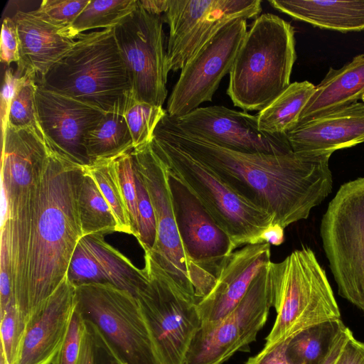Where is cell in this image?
Wrapping results in <instances>:
<instances>
[{"mask_svg":"<svg viewBox=\"0 0 364 364\" xmlns=\"http://www.w3.org/2000/svg\"><path fill=\"white\" fill-rule=\"evenodd\" d=\"M338 294L364 311V177L342 184L320 226Z\"/></svg>","mask_w":364,"mask_h":364,"instance_id":"obj_8","label":"cell"},{"mask_svg":"<svg viewBox=\"0 0 364 364\" xmlns=\"http://www.w3.org/2000/svg\"><path fill=\"white\" fill-rule=\"evenodd\" d=\"M168 175L176 221L187 255L217 279L235 251L232 243L198 200L181 182Z\"/></svg>","mask_w":364,"mask_h":364,"instance_id":"obj_17","label":"cell"},{"mask_svg":"<svg viewBox=\"0 0 364 364\" xmlns=\"http://www.w3.org/2000/svg\"><path fill=\"white\" fill-rule=\"evenodd\" d=\"M287 340L269 348H263L245 364H291L286 355Z\"/></svg>","mask_w":364,"mask_h":364,"instance_id":"obj_43","label":"cell"},{"mask_svg":"<svg viewBox=\"0 0 364 364\" xmlns=\"http://www.w3.org/2000/svg\"><path fill=\"white\" fill-rule=\"evenodd\" d=\"M37 84L105 113L124 114L135 100L114 28L82 33Z\"/></svg>","mask_w":364,"mask_h":364,"instance_id":"obj_3","label":"cell"},{"mask_svg":"<svg viewBox=\"0 0 364 364\" xmlns=\"http://www.w3.org/2000/svg\"><path fill=\"white\" fill-rule=\"evenodd\" d=\"M114 159L97 160L85 166V168L92 176L109 204L117 224V232L133 235Z\"/></svg>","mask_w":364,"mask_h":364,"instance_id":"obj_31","label":"cell"},{"mask_svg":"<svg viewBox=\"0 0 364 364\" xmlns=\"http://www.w3.org/2000/svg\"><path fill=\"white\" fill-rule=\"evenodd\" d=\"M345 326L341 318L309 326L287 340L286 355L291 364H319Z\"/></svg>","mask_w":364,"mask_h":364,"instance_id":"obj_27","label":"cell"},{"mask_svg":"<svg viewBox=\"0 0 364 364\" xmlns=\"http://www.w3.org/2000/svg\"><path fill=\"white\" fill-rule=\"evenodd\" d=\"M162 107L134 100L124 114L134 148L151 142L154 131L166 114Z\"/></svg>","mask_w":364,"mask_h":364,"instance_id":"obj_33","label":"cell"},{"mask_svg":"<svg viewBox=\"0 0 364 364\" xmlns=\"http://www.w3.org/2000/svg\"><path fill=\"white\" fill-rule=\"evenodd\" d=\"M141 7L149 14L161 16L168 6V0H139Z\"/></svg>","mask_w":364,"mask_h":364,"instance_id":"obj_47","label":"cell"},{"mask_svg":"<svg viewBox=\"0 0 364 364\" xmlns=\"http://www.w3.org/2000/svg\"><path fill=\"white\" fill-rule=\"evenodd\" d=\"M114 32L135 100L162 107L169 71L161 16L146 12L138 0L135 11Z\"/></svg>","mask_w":364,"mask_h":364,"instance_id":"obj_12","label":"cell"},{"mask_svg":"<svg viewBox=\"0 0 364 364\" xmlns=\"http://www.w3.org/2000/svg\"><path fill=\"white\" fill-rule=\"evenodd\" d=\"M67 277L75 286L108 283L136 296L147 275L105 240V235L82 236L73 252Z\"/></svg>","mask_w":364,"mask_h":364,"instance_id":"obj_19","label":"cell"},{"mask_svg":"<svg viewBox=\"0 0 364 364\" xmlns=\"http://www.w3.org/2000/svg\"><path fill=\"white\" fill-rule=\"evenodd\" d=\"M261 239L262 242L280 245L284 241V228L278 224H272L264 230Z\"/></svg>","mask_w":364,"mask_h":364,"instance_id":"obj_46","label":"cell"},{"mask_svg":"<svg viewBox=\"0 0 364 364\" xmlns=\"http://www.w3.org/2000/svg\"><path fill=\"white\" fill-rule=\"evenodd\" d=\"M271 262L270 245L267 242L246 245L234 251L211 291L197 303L200 329L214 326L230 314L261 269Z\"/></svg>","mask_w":364,"mask_h":364,"instance_id":"obj_20","label":"cell"},{"mask_svg":"<svg viewBox=\"0 0 364 364\" xmlns=\"http://www.w3.org/2000/svg\"><path fill=\"white\" fill-rule=\"evenodd\" d=\"M38 85L28 79L20 89L11 102L8 125L20 129L26 128H41L38 119L36 90Z\"/></svg>","mask_w":364,"mask_h":364,"instance_id":"obj_35","label":"cell"},{"mask_svg":"<svg viewBox=\"0 0 364 364\" xmlns=\"http://www.w3.org/2000/svg\"><path fill=\"white\" fill-rule=\"evenodd\" d=\"M83 321L82 316L75 309L65 342L51 364H75Z\"/></svg>","mask_w":364,"mask_h":364,"instance_id":"obj_39","label":"cell"},{"mask_svg":"<svg viewBox=\"0 0 364 364\" xmlns=\"http://www.w3.org/2000/svg\"><path fill=\"white\" fill-rule=\"evenodd\" d=\"M361 100H362V101L364 102V95H363V97H362V99H361Z\"/></svg>","mask_w":364,"mask_h":364,"instance_id":"obj_48","label":"cell"},{"mask_svg":"<svg viewBox=\"0 0 364 364\" xmlns=\"http://www.w3.org/2000/svg\"><path fill=\"white\" fill-rule=\"evenodd\" d=\"M0 314L15 301L6 252L1 247L0 253Z\"/></svg>","mask_w":364,"mask_h":364,"instance_id":"obj_42","label":"cell"},{"mask_svg":"<svg viewBox=\"0 0 364 364\" xmlns=\"http://www.w3.org/2000/svg\"><path fill=\"white\" fill-rule=\"evenodd\" d=\"M36 103L38 122L50 145L80 166L90 164L85 136L100 122L105 112L39 85Z\"/></svg>","mask_w":364,"mask_h":364,"instance_id":"obj_16","label":"cell"},{"mask_svg":"<svg viewBox=\"0 0 364 364\" xmlns=\"http://www.w3.org/2000/svg\"><path fill=\"white\" fill-rule=\"evenodd\" d=\"M247 31V20L230 21L188 61L168 97V115H186L212 101L222 79L230 72Z\"/></svg>","mask_w":364,"mask_h":364,"instance_id":"obj_14","label":"cell"},{"mask_svg":"<svg viewBox=\"0 0 364 364\" xmlns=\"http://www.w3.org/2000/svg\"><path fill=\"white\" fill-rule=\"evenodd\" d=\"M0 353L4 355L6 364H16L26 330V318L18 310L14 301L0 314Z\"/></svg>","mask_w":364,"mask_h":364,"instance_id":"obj_34","label":"cell"},{"mask_svg":"<svg viewBox=\"0 0 364 364\" xmlns=\"http://www.w3.org/2000/svg\"><path fill=\"white\" fill-rule=\"evenodd\" d=\"M363 95L364 54H361L339 69L329 68L325 77L316 85L299 124L355 103Z\"/></svg>","mask_w":364,"mask_h":364,"instance_id":"obj_24","label":"cell"},{"mask_svg":"<svg viewBox=\"0 0 364 364\" xmlns=\"http://www.w3.org/2000/svg\"><path fill=\"white\" fill-rule=\"evenodd\" d=\"M261 0H168L164 21L168 25V71L181 70L224 26L257 17Z\"/></svg>","mask_w":364,"mask_h":364,"instance_id":"obj_13","label":"cell"},{"mask_svg":"<svg viewBox=\"0 0 364 364\" xmlns=\"http://www.w3.org/2000/svg\"><path fill=\"white\" fill-rule=\"evenodd\" d=\"M83 319L75 364H125L98 328L92 321Z\"/></svg>","mask_w":364,"mask_h":364,"instance_id":"obj_32","label":"cell"},{"mask_svg":"<svg viewBox=\"0 0 364 364\" xmlns=\"http://www.w3.org/2000/svg\"><path fill=\"white\" fill-rule=\"evenodd\" d=\"M151 146L169 174L187 188L228 235L235 250L263 243V232L274 224L272 214L239 194L210 168L175 144L154 135Z\"/></svg>","mask_w":364,"mask_h":364,"instance_id":"obj_5","label":"cell"},{"mask_svg":"<svg viewBox=\"0 0 364 364\" xmlns=\"http://www.w3.org/2000/svg\"><path fill=\"white\" fill-rule=\"evenodd\" d=\"M269 4L296 20L340 32L364 30V0H269Z\"/></svg>","mask_w":364,"mask_h":364,"instance_id":"obj_25","label":"cell"},{"mask_svg":"<svg viewBox=\"0 0 364 364\" xmlns=\"http://www.w3.org/2000/svg\"><path fill=\"white\" fill-rule=\"evenodd\" d=\"M269 264L261 269L245 296L230 314L214 326L198 330L184 364H222L256 340L273 306Z\"/></svg>","mask_w":364,"mask_h":364,"instance_id":"obj_11","label":"cell"},{"mask_svg":"<svg viewBox=\"0 0 364 364\" xmlns=\"http://www.w3.org/2000/svg\"><path fill=\"white\" fill-rule=\"evenodd\" d=\"M363 312L364 313V311Z\"/></svg>","mask_w":364,"mask_h":364,"instance_id":"obj_49","label":"cell"},{"mask_svg":"<svg viewBox=\"0 0 364 364\" xmlns=\"http://www.w3.org/2000/svg\"><path fill=\"white\" fill-rule=\"evenodd\" d=\"M2 220L38 184L48 164L51 146L41 128L16 129L7 124L1 134Z\"/></svg>","mask_w":364,"mask_h":364,"instance_id":"obj_18","label":"cell"},{"mask_svg":"<svg viewBox=\"0 0 364 364\" xmlns=\"http://www.w3.org/2000/svg\"><path fill=\"white\" fill-rule=\"evenodd\" d=\"M138 0H90L69 27L60 33L74 40L83 32L95 28H114L135 11Z\"/></svg>","mask_w":364,"mask_h":364,"instance_id":"obj_30","label":"cell"},{"mask_svg":"<svg viewBox=\"0 0 364 364\" xmlns=\"http://www.w3.org/2000/svg\"><path fill=\"white\" fill-rule=\"evenodd\" d=\"M144 252L147 282L136 297L161 364H184L202 324L197 300L179 287L150 252Z\"/></svg>","mask_w":364,"mask_h":364,"instance_id":"obj_9","label":"cell"},{"mask_svg":"<svg viewBox=\"0 0 364 364\" xmlns=\"http://www.w3.org/2000/svg\"><path fill=\"white\" fill-rule=\"evenodd\" d=\"M28 79L26 76H18L11 68L7 69L4 73L1 92V134L5 132L8 124L11 102Z\"/></svg>","mask_w":364,"mask_h":364,"instance_id":"obj_40","label":"cell"},{"mask_svg":"<svg viewBox=\"0 0 364 364\" xmlns=\"http://www.w3.org/2000/svg\"><path fill=\"white\" fill-rule=\"evenodd\" d=\"M131 154L134 169L150 197L156 220V242L153 250L146 252L198 301L211 291L217 279L187 255L176 221L168 169L151 143L134 148Z\"/></svg>","mask_w":364,"mask_h":364,"instance_id":"obj_7","label":"cell"},{"mask_svg":"<svg viewBox=\"0 0 364 364\" xmlns=\"http://www.w3.org/2000/svg\"><path fill=\"white\" fill-rule=\"evenodd\" d=\"M296 59L294 27L273 14L252 22L229 73L227 94L244 112L261 111L291 84Z\"/></svg>","mask_w":364,"mask_h":364,"instance_id":"obj_4","label":"cell"},{"mask_svg":"<svg viewBox=\"0 0 364 364\" xmlns=\"http://www.w3.org/2000/svg\"><path fill=\"white\" fill-rule=\"evenodd\" d=\"M1 63L9 65L19 60V38L16 23L12 18L5 17L2 22L0 43Z\"/></svg>","mask_w":364,"mask_h":364,"instance_id":"obj_41","label":"cell"},{"mask_svg":"<svg viewBox=\"0 0 364 364\" xmlns=\"http://www.w3.org/2000/svg\"><path fill=\"white\" fill-rule=\"evenodd\" d=\"M168 117L183 132L233 151L267 154L293 151L286 134L262 132L257 115L246 112L214 105L198 107L181 117Z\"/></svg>","mask_w":364,"mask_h":364,"instance_id":"obj_15","label":"cell"},{"mask_svg":"<svg viewBox=\"0 0 364 364\" xmlns=\"http://www.w3.org/2000/svg\"><path fill=\"white\" fill-rule=\"evenodd\" d=\"M353 336L350 328L345 326L337 336L330 350L319 364H335L346 343Z\"/></svg>","mask_w":364,"mask_h":364,"instance_id":"obj_45","label":"cell"},{"mask_svg":"<svg viewBox=\"0 0 364 364\" xmlns=\"http://www.w3.org/2000/svg\"><path fill=\"white\" fill-rule=\"evenodd\" d=\"M316 85L309 81L294 82L257 114L259 129L272 134H286L299 124Z\"/></svg>","mask_w":364,"mask_h":364,"instance_id":"obj_26","label":"cell"},{"mask_svg":"<svg viewBox=\"0 0 364 364\" xmlns=\"http://www.w3.org/2000/svg\"><path fill=\"white\" fill-rule=\"evenodd\" d=\"M76 305V287L66 277L26 322L16 364H51L66 338Z\"/></svg>","mask_w":364,"mask_h":364,"instance_id":"obj_21","label":"cell"},{"mask_svg":"<svg viewBox=\"0 0 364 364\" xmlns=\"http://www.w3.org/2000/svg\"><path fill=\"white\" fill-rule=\"evenodd\" d=\"M90 164L116 158L134 149L133 140L123 114L105 113L100 122L85 136Z\"/></svg>","mask_w":364,"mask_h":364,"instance_id":"obj_28","label":"cell"},{"mask_svg":"<svg viewBox=\"0 0 364 364\" xmlns=\"http://www.w3.org/2000/svg\"><path fill=\"white\" fill-rule=\"evenodd\" d=\"M83 167L51 146L38 184L1 220V247L8 256L16 307L26 322L67 277L82 237L77 193Z\"/></svg>","mask_w":364,"mask_h":364,"instance_id":"obj_1","label":"cell"},{"mask_svg":"<svg viewBox=\"0 0 364 364\" xmlns=\"http://www.w3.org/2000/svg\"><path fill=\"white\" fill-rule=\"evenodd\" d=\"M77 206L82 236L117 232L113 213L85 166L78 188Z\"/></svg>","mask_w":364,"mask_h":364,"instance_id":"obj_29","label":"cell"},{"mask_svg":"<svg viewBox=\"0 0 364 364\" xmlns=\"http://www.w3.org/2000/svg\"><path fill=\"white\" fill-rule=\"evenodd\" d=\"M132 151V150H131ZM131 151L114 159L115 166L129 214L133 235L137 239L138 213L135 173Z\"/></svg>","mask_w":364,"mask_h":364,"instance_id":"obj_38","label":"cell"},{"mask_svg":"<svg viewBox=\"0 0 364 364\" xmlns=\"http://www.w3.org/2000/svg\"><path fill=\"white\" fill-rule=\"evenodd\" d=\"M287 136L296 153H333L363 143L364 102L300 123Z\"/></svg>","mask_w":364,"mask_h":364,"instance_id":"obj_22","label":"cell"},{"mask_svg":"<svg viewBox=\"0 0 364 364\" xmlns=\"http://www.w3.org/2000/svg\"><path fill=\"white\" fill-rule=\"evenodd\" d=\"M154 135L208 166L239 194L272 214L274 224L284 229L306 219L332 191V152L267 154L233 151L183 132L167 113Z\"/></svg>","mask_w":364,"mask_h":364,"instance_id":"obj_2","label":"cell"},{"mask_svg":"<svg viewBox=\"0 0 364 364\" xmlns=\"http://www.w3.org/2000/svg\"><path fill=\"white\" fill-rule=\"evenodd\" d=\"M90 0H43L31 12L60 31L70 26Z\"/></svg>","mask_w":364,"mask_h":364,"instance_id":"obj_36","label":"cell"},{"mask_svg":"<svg viewBox=\"0 0 364 364\" xmlns=\"http://www.w3.org/2000/svg\"><path fill=\"white\" fill-rule=\"evenodd\" d=\"M269 265L277 316L263 348L282 343L312 325L341 319L326 271L310 247L303 246Z\"/></svg>","mask_w":364,"mask_h":364,"instance_id":"obj_6","label":"cell"},{"mask_svg":"<svg viewBox=\"0 0 364 364\" xmlns=\"http://www.w3.org/2000/svg\"><path fill=\"white\" fill-rule=\"evenodd\" d=\"M19 38L18 76H26L38 84L71 48L75 41L31 11H18L12 17Z\"/></svg>","mask_w":364,"mask_h":364,"instance_id":"obj_23","label":"cell"},{"mask_svg":"<svg viewBox=\"0 0 364 364\" xmlns=\"http://www.w3.org/2000/svg\"><path fill=\"white\" fill-rule=\"evenodd\" d=\"M335 364H364V342L351 336Z\"/></svg>","mask_w":364,"mask_h":364,"instance_id":"obj_44","label":"cell"},{"mask_svg":"<svg viewBox=\"0 0 364 364\" xmlns=\"http://www.w3.org/2000/svg\"><path fill=\"white\" fill-rule=\"evenodd\" d=\"M76 287V310L92 321L125 364H161L137 298L108 283Z\"/></svg>","mask_w":364,"mask_h":364,"instance_id":"obj_10","label":"cell"},{"mask_svg":"<svg viewBox=\"0 0 364 364\" xmlns=\"http://www.w3.org/2000/svg\"><path fill=\"white\" fill-rule=\"evenodd\" d=\"M134 173L138 213L139 237L137 240L143 247L144 252L151 251L154 247L156 238V225L154 211L147 190L135 169Z\"/></svg>","mask_w":364,"mask_h":364,"instance_id":"obj_37","label":"cell"}]
</instances>
